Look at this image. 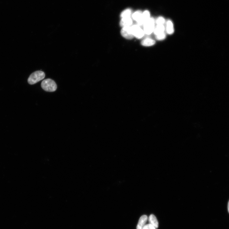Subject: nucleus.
Instances as JSON below:
<instances>
[{"instance_id":"obj_1","label":"nucleus","mask_w":229,"mask_h":229,"mask_svg":"<svg viewBox=\"0 0 229 229\" xmlns=\"http://www.w3.org/2000/svg\"><path fill=\"white\" fill-rule=\"evenodd\" d=\"M45 76L44 72L42 71H37L33 72L30 76L28 79V82L31 85L35 84L44 79Z\"/></svg>"},{"instance_id":"obj_2","label":"nucleus","mask_w":229,"mask_h":229,"mask_svg":"<svg viewBox=\"0 0 229 229\" xmlns=\"http://www.w3.org/2000/svg\"><path fill=\"white\" fill-rule=\"evenodd\" d=\"M41 87L43 90L50 92L55 91L57 88L56 83L51 79L44 80L42 82Z\"/></svg>"},{"instance_id":"obj_3","label":"nucleus","mask_w":229,"mask_h":229,"mask_svg":"<svg viewBox=\"0 0 229 229\" xmlns=\"http://www.w3.org/2000/svg\"><path fill=\"white\" fill-rule=\"evenodd\" d=\"M143 26V30L145 34L147 35H150L153 32L155 28L154 19L150 18L145 23Z\"/></svg>"},{"instance_id":"obj_4","label":"nucleus","mask_w":229,"mask_h":229,"mask_svg":"<svg viewBox=\"0 0 229 229\" xmlns=\"http://www.w3.org/2000/svg\"><path fill=\"white\" fill-rule=\"evenodd\" d=\"M131 30L134 37L138 39L142 38L145 35L144 30L138 25H135L131 27Z\"/></svg>"},{"instance_id":"obj_5","label":"nucleus","mask_w":229,"mask_h":229,"mask_svg":"<svg viewBox=\"0 0 229 229\" xmlns=\"http://www.w3.org/2000/svg\"><path fill=\"white\" fill-rule=\"evenodd\" d=\"M121 34L122 36L127 39L131 40L134 37L130 26L123 27L121 31Z\"/></svg>"},{"instance_id":"obj_6","label":"nucleus","mask_w":229,"mask_h":229,"mask_svg":"<svg viewBox=\"0 0 229 229\" xmlns=\"http://www.w3.org/2000/svg\"><path fill=\"white\" fill-rule=\"evenodd\" d=\"M132 24V19L130 17L122 18L120 22V25L123 27L130 26Z\"/></svg>"},{"instance_id":"obj_7","label":"nucleus","mask_w":229,"mask_h":229,"mask_svg":"<svg viewBox=\"0 0 229 229\" xmlns=\"http://www.w3.org/2000/svg\"><path fill=\"white\" fill-rule=\"evenodd\" d=\"M147 220L148 217L147 216L143 215L141 216L139 219L137 227V229H142L145 225V224Z\"/></svg>"},{"instance_id":"obj_8","label":"nucleus","mask_w":229,"mask_h":229,"mask_svg":"<svg viewBox=\"0 0 229 229\" xmlns=\"http://www.w3.org/2000/svg\"><path fill=\"white\" fill-rule=\"evenodd\" d=\"M155 41L153 39L150 38H147L144 39L141 42V44L142 46L145 47H150L153 46L155 44Z\"/></svg>"},{"instance_id":"obj_9","label":"nucleus","mask_w":229,"mask_h":229,"mask_svg":"<svg viewBox=\"0 0 229 229\" xmlns=\"http://www.w3.org/2000/svg\"><path fill=\"white\" fill-rule=\"evenodd\" d=\"M150 224L156 228L159 227V223L156 217L153 214H151L149 218Z\"/></svg>"},{"instance_id":"obj_10","label":"nucleus","mask_w":229,"mask_h":229,"mask_svg":"<svg viewBox=\"0 0 229 229\" xmlns=\"http://www.w3.org/2000/svg\"><path fill=\"white\" fill-rule=\"evenodd\" d=\"M165 30V28L163 25H157L155 27L153 33L156 36L164 33Z\"/></svg>"},{"instance_id":"obj_11","label":"nucleus","mask_w":229,"mask_h":229,"mask_svg":"<svg viewBox=\"0 0 229 229\" xmlns=\"http://www.w3.org/2000/svg\"><path fill=\"white\" fill-rule=\"evenodd\" d=\"M166 31L167 33L169 35H171L174 33L173 24L171 21H168L167 22Z\"/></svg>"},{"instance_id":"obj_12","label":"nucleus","mask_w":229,"mask_h":229,"mask_svg":"<svg viewBox=\"0 0 229 229\" xmlns=\"http://www.w3.org/2000/svg\"><path fill=\"white\" fill-rule=\"evenodd\" d=\"M142 13H143L140 11L135 12L133 14L132 16L133 19L137 22L142 17Z\"/></svg>"},{"instance_id":"obj_13","label":"nucleus","mask_w":229,"mask_h":229,"mask_svg":"<svg viewBox=\"0 0 229 229\" xmlns=\"http://www.w3.org/2000/svg\"><path fill=\"white\" fill-rule=\"evenodd\" d=\"M131 11L130 9L125 10L121 14V17L122 18L130 17Z\"/></svg>"},{"instance_id":"obj_14","label":"nucleus","mask_w":229,"mask_h":229,"mask_svg":"<svg viewBox=\"0 0 229 229\" xmlns=\"http://www.w3.org/2000/svg\"><path fill=\"white\" fill-rule=\"evenodd\" d=\"M166 34L165 33L156 36V39L158 41H162L166 38Z\"/></svg>"},{"instance_id":"obj_15","label":"nucleus","mask_w":229,"mask_h":229,"mask_svg":"<svg viewBox=\"0 0 229 229\" xmlns=\"http://www.w3.org/2000/svg\"><path fill=\"white\" fill-rule=\"evenodd\" d=\"M165 22V19L162 17H160L156 21V23L157 25H163Z\"/></svg>"},{"instance_id":"obj_16","label":"nucleus","mask_w":229,"mask_h":229,"mask_svg":"<svg viewBox=\"0 0 229 229\" xmlns=\"http://www.w3.org/2000/svg\"><path fill=\"white\" fill-rule=\"evenodd\" d=\"M142 229H156V228L150 224L145 225Z\"/></svg>"},{"instance_id":"obj_17","label":"nucleus","mask_w":229,"mask_h":229,"mask_svg":"<svg viewBox=\"0 0 229 229\" xmlns=\"http://www.w3.org/2000/svg\"><path fill=\"white\" fill-rule=\"evenodd\" d=\"M228 212L229 213V201L228 203Z\"/></svg>"}]
</instances>
